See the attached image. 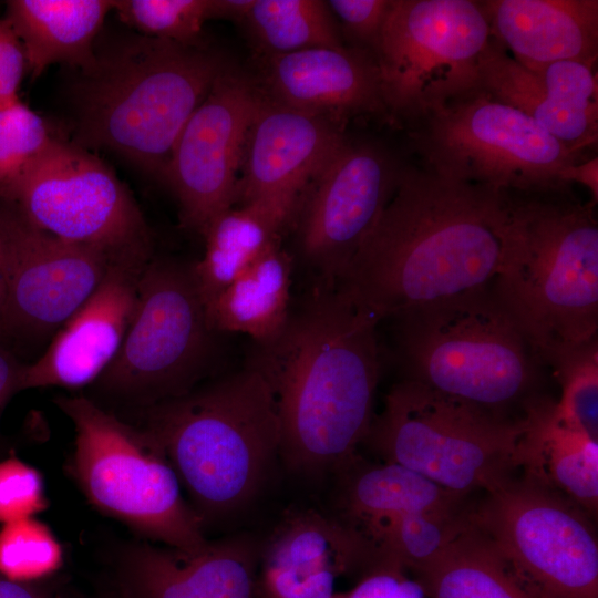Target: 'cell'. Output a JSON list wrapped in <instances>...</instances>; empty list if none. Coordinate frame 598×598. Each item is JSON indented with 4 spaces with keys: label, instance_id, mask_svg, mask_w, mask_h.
<instances>
[{
    "label": "cell",
    "instance_id": "obj_1",
    "mask_svg": "<svg viewBox=\"0 0 598 598\" xmlns=\"http://www.w3.org/2000/svg\"><path fill=\"white\" fill-rule=\"evenodd\" d=\"M509 193L401 166L374 226L336 282L380 321L489 287Z\"/></svg>",
    "mask_w": 598,
    "mask_h": 598
},
{
    "label": "cell",
    "instance_id": "obj_2",
    "mask_svg": "<svg viewBox=\"0 0 598 598\" xmlns=\"http://www.w3.org/2000/svg\"><path fill=\"white\" fill-rule=\"evenodd\" d=\"M379 322L340 286L319 281L276 339L254 343L246 364L270 386L289 470L316 475L354 461L373 421Z\"/></svg>",
    "mask_w": 598,
    "mask_h": 598
},
{
    "label": "cell",
    "instance_id": "obj_3",
    "mask_svg": "<svg viewBox=\"0 0 598 598\" xmlns=\"http://www.w3.org/2000/svg\"><path fill=\"white\" fill-rule=\"evenodd\" d=\"M227 61L208 45L131 35L78 72L75 144L117 154L163 182L175 143Z\"/></svg>",
    "mask_w": 598,
    "mask_h": 598
},
{
    "label": "cell",
    "instance_id": "obj_4",
    "mask_svg": "<svg viewBox=\"0 0 598 598\" xmlns=\"http://www.w3.org/2000/svg\"><path fill=\"white\" fill-rule=\"evenodd\" d=\"M491 291L537 359L597 338L598 224L594 204L513 199Z\"/></svg>",
    "mask_w": 598,
    "mask_h": 598
},
{
    "label": "cell",
    "instance_id": "obj_5",
    "mask_svg": "<svg viewBox=\"0 0 598 598\" xmlns=\"http://www.w3.org/2000/svg\"><path fill=\"white\" fill-rule=\"evenodd\" d=\"M162 445L203 522L244 508L279 456L272 392L254 368L146 408Z\"/></svg>",
    "mask_w": 598,
    "mask_h": 598
},
{
    "label": "cell",
    "instance_id": "obj_6",
    "mask_svg": "<svg viewBox=\"0 0 598 598\" xmlns=\"http://www.w3.org/2000/svg\"><path fill=\"white\" fill-rule=\"evenodd\" d=\"M408 379L503 414L536 382L537 360L491 287L394 318Z\"/></svg>",
    "mask_w": 598,
    "mask_h": 598
},
{
    "label": "cell",
    "instance_id": "obj_7",
    "mask_svg": "<svg viewBox=\"0 0 598 598\" xmlns=\"http://www.w3.org/2000/svg\"><path fill=\"white\" fill-rule=\"evenodd\" d=\"M525 417L509 420L405 378L385 396L365 441L461 497L485 492L524 463Z\"/></svg>",
    "mask_w": 598,
    "mask_h": 598
},
{
    "label": "cell",
    "instance_id": "obj_8",
    "mask_svg": "<svg viewBox=\"0 0 598 598\" xmlns=\"http://www.w3.org/2000/svg\"><path fill=\"white\" fill-rule=\"evenodd\" d=\"M75 431L71 468L87 499L148 539L194 551L209 540L158 441L84 396H59Z\"/></svg>",
    "mask_w": 598,
    "mask_h": 598
},
{
    "label": "cell",
    "instance_id": "obj_9",
    "mask_svg": "<svg viewBox=\"0 0 598 598\" xmlns=\"http://www.w3.org/2000/svg\"><path fill=\"white\" fill-rule=\"evenodd\" d=\"M426 168L499 192L560 193L561 172L581 161L520 111L482 89L451 100L410 125Z\"/></svg>",
    "mask_w": 598,
    "mask_h": 598
},
{
    "label": "cell",
    "instance_id": "obj_10",
    "mask_svg": "<svg viewBox=\"0 0 598 598\" xmlns=\"http://www.w3.org/2000/svg\"><path fill=\"white\" fill-rule=\"evenodd\" d=\"M491 39L480 1L392 0L375 55L389 120L411 125L481 89Z\"/></svg>",
    "mask_w": 598,
    "mask_h": 598
},
{
    "label": "cell",
    "instance_id": "obj_11",
    "mask_svg": "<svg viewBox=\"0 0 598 598\" xmlns=\"http://www.w3.org/2000/svg\"><path fill=\"white\" fill-rule=\"evenodd\" d=\"M486 493L468 519L534 598H598V543L579 506L530 475Z\"/></svg>",
    "mask_w": 598,
    "mask_h": 598
},
{
    "label": "cell",
    "instance_id": "obj_12",
    "mask_svg": "<svg viewBox=\"0 0 598 598\" xmlns=\"http://www.w3.org/2000/svg\"><path fill=\"white\" fill-rule=\"evenodd\" d=\"M213 333L192 265L152 258L122 347L97 384L146 408L187 393L209 363Z\"/></svg>",
    "mask_w": 598,
    "mask_h": 598
},
{
    "label": "cell",
    "instance_id": "obj_13",
    "mask_svg": "<svg viewBox=\"0 0 598 598\" xmlns=\"http://www.w3.org/2000/svg\"><path fill=\"white\" fill-rule=\"evenodd\" d=\"M3 202L59 238L115 254H151L147 225L126 186L106 163L72 141L58 137Z\"/></svg>",
    "mask_w": 598,
    "mask_h": 598
},
{
    "label": "cell",
    "instance_id": "obj_14",
    "mask_svg": "<svg viewBox=\"0 0 598 598\" xmlns=\"http://www.w3.org/2000/svg\"><path fill=\"white\" fill-rule=\"evenodd\" d=\"M1 337L44 338L90 298L121 255L51 235L0 200ZM135 254V252H128Z\"/></svg>",
    "mask_w": 598,
    "mask_h": 598
},
{
    "label": "cell",
    "instance_id": "obj_15",
    "mask_svg": "<svg viewBox=\"0 0 598 598\" xmlns=\"http://www.w3.org/2000/svg\"><path fill=\"white\" fill-rule=\"evenodd\" d=\"M401 166L375 144L346 141L309 183L292 223L319 281L341 278L390 199Z\"/></svg>",
    "mask_w": 598,
    "mask_h": 598
},
{
    "label": "cell",
    "instance_id": "obj_16",
    "mask_svg": "<svg viewBox=\"0 0 598 598\" xmlns=\"http://www.w3.org/2000/svg\"><path fill=\"white\" fill-rule=\"evenodd\" d=\"M260 99L255 82L228 64L182 130L163 182L178 202L184 227L203 236L235 205L237 172Z\"/></svg>",
    "mask_w": 598,
    "mask_h": 598
},
{
    "label": "cell",
    "instance_id": "obj_17",
    "mask_svg": "<svg viewBox=\"0 0 598 598\" xmlns=\"http://www.w3.org/2000/svg\"><path fill=\"white\" fill-rule=\"evenodd\" d=\"M346 141L337 123L261 94L244 144L235 205L266 207L289 226L309 183Z\"/></svg>",
    "mask_w": 598,
    "mask_h": 598
},
{
    "label": "cell",
    "instance_id": "obj_18",
    "mask_svg": "<svg viewBox=\"0 0 598 598\" xmlns=\"http://www.w3.org/2000/svg\"><path fill=\"white\" fill-rule=\"evenodd\" d=\"M151 254L116 257L90 298L20 372L19 391L80 388L96 381L117 355L133 319L138 281Z\"/></svg>",
    "mask_w": 598,
    "mask_h": 598
},
{
    "label": "cell",
    "instance_id": "obj_19",
    "mask_svg": "<svg viewBox=\"0 0 598 598\" xmlns=\"http://www.w3.org/2000/svg\"><path fill=\"white\" fill-rule=\"evenodd\" d=\"M375 554L341 518L311 508L288 512L260 545L255 598H336L338 580L364 571Z\"/></svg>",
    "mask_w": 598,
    "mask_h": 598
},
{
    "label": "cell",
    "instance_id": "obj_20",
    "mask_svg": "<svg viewBox=\"0 0 598 598\" xmlns=\"http://www.w3.org/2000/svg\"><path fill=\"white\" fill-rule=\"evenodd\" d=\"M260 93L293 110L338 125L352 116L389 118L375 59L352 47H320L259 56Z\"/></svg>",
    "mask_w": 598,
    "mask_h": 598
},
{
    "label": "cell",
    "instance_id": "obj_21",
    "mask_svg": "<svg viewBox=\"0 0 598 598\" xmlns=\"http://www.w3.org/2000/svg\"><path fill=\"white\" fill-rule=\"evenodd\" d=\"M260 544L248 535L185 551L142 543L121 563L128 598H255Z\"/></svg>",
    "mask_w": 598,
    "mask_h": 598
},
{
    "label": "cell",
    "instance_id": "obj_22",
    "mask_svg": "<svg viewBox=\"0 0 598 598\" xmlns=\"http://www.w3.org/2000/svg\"><path fill=\"white\" fill-rule=\"evenodd\" d=\"M492 38L528 70L556 61L596 65L597 0H483Z\"/></svg>",
    "mask_w": 598,
    "mask_h": 598
},
{
    "label": "cell",
    "instance_id": "obj_23",
    "mask_svg": "<svg viewBox=\"0 0 598 598\" xmlns=\"http://www.w3.org/2000/svg\"><path fill=\"white\" fill-rule=\"evenodd\" d=\"M114 0H10L4 19L19 38L27 72L39 78L52 64L78 72L96 63L95 39Z\"/></svg>",
    "mask_w": 598,
    "mask_h": 598
},
{
    "label": "cell",
    "instance_id": "obj_24",
    "mask_svg": "<svg viewBox=\"0 0 598 598\" xmlns=\"http://www.w3.org/2000/svg\"><path fill=\"white\" fill-rule=\"evenodd\" d=\"M524 467L582 511L598 506V440L561 421L555 402L525 401Z\"/></svg>",
    "mask_w": 598,
    "mask_h": 598
},
{
    "label": "cell",
    "instance_id": "obj_25",
    "mask_svg": "<svg viewBox=\"0 0 598 598\" xmlns=\"http://www.w3.org/2000/svg\"><path fill=\"white\" fill-rule=\"evenodd\" d=\"M292 259L275 240L206 308L215 332H238L264 344L283 330L290 313Z\"/></svg>",
    "mask_w": 598,
    "mask_h": 598
},
{
    "label": "cell",
    "instance_id": "obj_26",
    "mask_svg": "<svg viewBox=\"0 0 598 598\" xmlns=\"http://www.w3.org/2000/svg\"><path fill=\"white\" fill-rule=\"evenodd\" d=\"M480 87L544 127L573 153L598 140V114L559 101L536 71L518 63L492 38L480 62Z\"/></svg>",
    "mask_w": 598,
    "mask_h": 598
},
{
    "label": "cell",
    "instance_id": "obj_27",
    "mask_svg": "<svg viewBox=\"0 0 598 598\" xmlns=\"http://www.w3.org/2000/svg\"><path fill=\"white\" fill-rule=\"evenodd\" d=\"M460 499L423 475L384 462L349 475L341 519L371 540L381 528L401 516L456 511Z\"/></svg>",
    "mask_w": 598,
    "mask_h": 598
},
{
    "label": "cell",
    "instance_id": "obj_28",
    "mask_svg": "<svg viewBox=\"0 0 598 598\" xmlns=\"http://www.w3.org/2000/svg\"><path fill=\"white\" fill-rule=\"evenodd\" d=\"M287 226L276 213L255 204L235 205L220 213L203 235V258L192 265L205 308L279 239Z\"/></svg>",
    "mask_w": 598,
    "mask_h": 598
},
{
    "label": "cell",
    "instance_id": "obj_29",
    "mask_svg": "<svg viewBox=\"0 0 598 598\" xmlns=\"http://www.w3.org/2000/svg\"><path fill=\"white\" fill-rule=\"evenodd\" d=\"M431 598H534L471 524L420 571Z\"/></svg>",
    "mask_w": 598,
    "mask_h": 598
},
{
    "label": "cell",
    "instance_id": "obj_30",
    "mask_svg": "<svg viewBox=\"0 0 598 598\" xmlns=\"http://www.w3.org/2000/svg\"><path fill=\"white\" fill-rule=\"evenodd\" d=\"M240 24L257 58L343 45L340 28L326 1L254 0Z\"/></svg>",
    "mask_w": 598,
    "mask_h": 598
},
{
    "label": "cell",
    "instance_id": "obj_31",
    "mask_svg": "<svg viewBox=\"0 0 598 598\" xmlns=\"http://www.w3.org/2000/svg\"><path fill=\"white\" fill-rule=\"evenodd\" d=\"M466 524L467 516L461 517L456 511L415 513L390 522L371 542L379 553L420 571L444 551Z\"/></svg>",
    "mask_w": 598,
    "mask_h": 598
},
{
    "label": "cell",
    "instance_id": "obj_32",
    "mask_svg": "<svg viewBox=\"0 0 598 598\" xmlns=\"http://www.w3.org/2000/svg\"><path fill=\"white\" fill-rule=\"evenodd\" d=\"M58 138L20 99L0 107V200H7Z\"/></svg>",
    "mask_w": 598,
    "mask_h": 598
},
{
    "label": "cell",
    "instance_id": "obj_33",
    "mask_svg": "<svg viewBox=\"0 0 598 598\" xmlns=\"http://www.w3.org/2000/svg\"><path fill=\"white\" fill-rule=\"evenodd\" d=\"M113 10L140 35L208 45L203 27L214 19V0H114Z\"/></svg>",
    "mask_w": 598,
    "mask_h": 598
},
{
    "label": "cell",
    "instance_id": "obj_34",
    "mask_svg": "<svg viewBox=\"0 0 598 598\" xmlns=\"http://www.w3.org/2000/svg\"><path fill=\"white\" fill-rule=\"evenodd\" d=\"M550 364L561 385L555 402L558 417L598 440V343L597 338L566 351Z\"/></svg>",
    "mask_w": 598,
    "mask_h": 598
},
{
    "label": "cell",
    "instance_id": "obj_35",
    "mask_svg": "<svg viewBox=\"0 0 598 598\" xmlns=\"http://www.w3.org/2000/svg\"><path fill=\"white\" fill-rule=\"evenodd\" d=\"M63 564L62 546L52 530L33 517L3 524L0 529V575L34 582Z\"/></svg>",
    "mask_w": 598,
    "mask_h": 598
},
{
    "label": "cell",
    "instance_id": "obj_36",
    "mask_svg": "<svg viewBox=\"0 0 598 598\" xmlns=\"http://www.w3.org/2000/svg\"><path fill=\"white\" fill-rule=\"evenodd\" d=\"M336 598H431L426 584L416 570L377 551L373 561L349 590Z\"/></svg>",
    "mask_w": 598,
    "mask_h": 598
},
{
    "label": "cell",
    "instance_id": "obj_37",
    "mask_svg": "<svg viewBox=\"0 0 598 598\" xmlns=\"http://www.w3.org/2000/svg\"><path fill=\"white\" fill-rule=\"evenodd\" d=\"M48 506L43 480L27 463L11 457L0 462V523L33 517Z\"/></svg>",
    "mask_w": 598,
    "mask_h": 598
},
{
    "label": "cell",
    "instance_id": "obj_38",
    "mask_svg": "<svg viewBox=\"0 0 598 598\" xmlns=\"http://www.w3.org/2000/svg\"><path fill=\"white\" fill-rule=\"evenodd\" d=\"M341 31L352 48L370 53L374 59L392 0H330L326 1Z\"/></svg>",
    "mask_w": 598,
    "mask_h": 598
},
{
    "label": "cell",
    "instance_id": "obj_39",
    "mask_svg": "<svg viewBox=\"0 0 598 598\" xmlns=\"http://www.w3.org/2000/svg\"><path fill=\"white\" fill-rule=\"evenodd\" d=\"M27 72L22 44L4 18H0V107L19 99L18 91Z\"/></svg>",
    "mask_w": 598,
    "mask_h": 598
},
{
    "label": "cell",
    "instance_id": "obj_40",
    "mask_svg": "<svg viewBox=\"0 0 598 598\" xmlns=\"http://www.w3.org/2000/svg\"><path fill=\"white\" fill-rule=\"evenodd\" d=\"M561 181L565 185L578 183L586 186L591 193V204L598 200V157L568 165L561 172Z\"/></svg>",
    "mask_w": 598,
    "mask_h": 598
},
{
    "label": "cell",
    "instance_id": "obj_41",
    "mask_svg": "<svg viewBox=\"0 0 598 598\" xmlns=\"http://www.w3.org/2000/svg\"><path fill=\"white\" fill-rule=\"evenodd\" d=\"M22 367L10 352L0 346V413L10 396L19 391Z\"/></svg>",
    "mask_w": 598,
    "mask_h": 598
},
{
    "label": "cell",
    "instance_id": "obj_42",
    "mask_svg": "<svg viewBox=\"0 0 598 598\" xmlns=\"http://www.w3.org/2000/svg\"><path fill=\"white\" fill-rule=\"evenodd\" d=\"M254 0H214V19H226L239 24Z\"/></svg>",
    "mask_w": 598,
    "mask_h": 598
},
{
    "label": "cell",
    "instance_id": "obj_43",
    "mask_svg": "<svg viewBox=\"0 0 598 598\" xmlns=\"http://www.w3.org/2000/svg\"><path fill=\"white\" fill-rule=\"evenodd\" d=\"M0 598H49V596L32 582H20L0 575Z\"/></svg>",
    "mask_w": 598,
    "mask_h": 598
},
{
    "label": "cell",
    "instance_id": "obj_44",
    "mask_svg": "<svg viewBox=\"0 0 598 598\" xmlns=\"http://www.w3.org/2000/svg\"><path fill=\"white\" fill-rule=\"evenodd\" d=\"M3 306H4V275H3L1 247H0V337H1Z\"/></svg>",
    "mask_w": 598,
    "mask_h": 598
}]
</instances>
